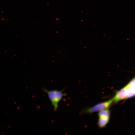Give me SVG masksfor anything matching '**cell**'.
Masks as SVG:
<instances>
[{"instance_id": "6da1fadb", "label": "cell", "mask_w": 135, "mask_h": 135, "mask_svg": "<svg viewBox=\"0 0 135 135\" xmlns=\"http://www.w3.org/2000/svg\"><path fill=\"white\" fill-rule=\"evenodd\" d=\"M43 91L46 93L54 108V111H56L58 107L59 102L65 95L63 92L64 89L61 90H48L43 88Z\"/></svg>"}, {"instance_id": "7a4b0ae2", "label": "cell", "mask_w": 135, "mask_h": 135, "mask_svg": "<svg viewBox=\"0 0 135 135\" xmlns=\"http://www.w3.org/2000/svg\"><path fill=\"white\" fill-rule=\"evenodd\" d=\"M113 102L112 99L98 104L88 109L86 112L88 113L100 111L101 110L108 109Z\"/></svg>"}, {"instance_id": "3957f363", "label": "cell", "mask_w": 135, "mask_h": 135, "mask_svg": "<svg viewBox=\"0 0 135 135\" xmlns=\"http://www.w3.org/2000/svg\"><path fill=\"white\" fill-rule=\"evenodd\" d=\"M120 90L124 99L135 96V86H131L127 84Z\"/></svg>"}, {"instance_id": "277c9868", "label": "cell", "mask_w": 135, "mask_h": 135, "mask_svg": "<svg viewBox=\"0 0 135 135\" xmlns=\"http://www.w3.org/2000/svg\"><path fill=\"white\" fill-rule=\"evenodd\" d=\"M98 115L99 118L110 119V112L108 109L103 110L99 112Z\"/></svg>"}, {"instance_id": "5b68a950", "label": "cell", "mask_w": 135, "mask_h": 135, "mask_svg": "<svg viewBox=\"0 0 135 135\" xmlns=\"http://www.w3.org/2000/svg\"><path fill=\"white\" fill-rule=\"evenodd\" d=\"M110 119L99 118L98 124L99 127L101 128L105 126L108 122Z\"/></svg>"}, {"instance_id": "8992f818", "label": "cell", "mask_w": 135, "mask_h": 135, "mask_svg": "<svg viewBox=\"0 0 135 135\" xmlns=\"http://www.w3.org/2000/svg\"><path fill=\"white\" fill-rule=\"evenodd\" d=\"M128 84L130 86H135V77L131 80Z\"/></svg>"}]
</instances>
